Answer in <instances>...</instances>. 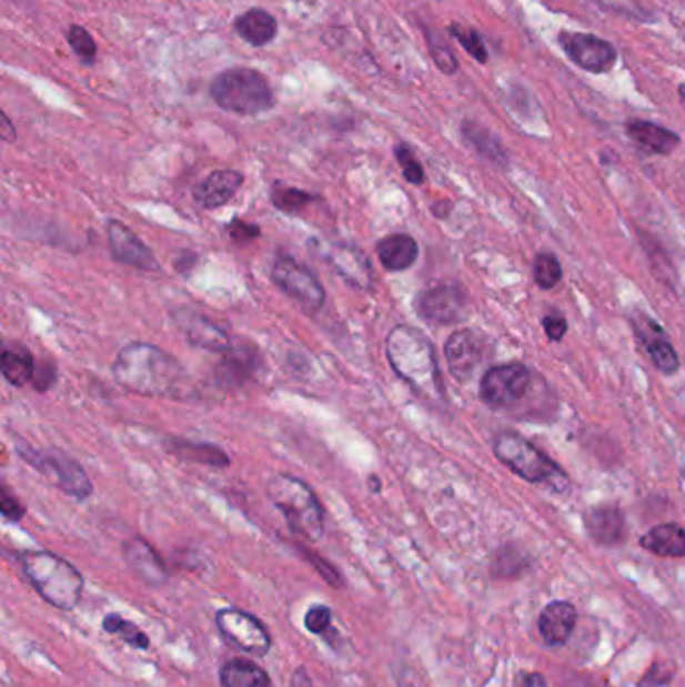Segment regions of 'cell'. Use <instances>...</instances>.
<instances>
[{"label": "cell", "instance_id": "obj_26", "mask_svg": "<svg viewBox=\"0 0 685 687\" xmlns=\"http://www.w3.org/2000/svg\"><path fill=\"white\" fill-rule=\"evenodd\" d=\"M627 135L635 141L639 148L659 155L672 153L679 145V138L669 129L659 128L649 121H632L627 123Z\"/></svg>", "mask_w": 685, "mask_h": 687}, {"label": "cell", "instance_id": "obj_4", "mask_svg": "<svg viewBox=\"0 0 685 687\" xmlns=\"http://www.w3.org/2000/svg\"><path fill=\"white\" fill-rule=\"evenodd\" d=\"M268 497L284 515L290 529L306 540L322 539L324 535V508L316 493L304 481L292 475H275L268 483Z\"/></svg>", "mask_w": 685, "mask_h": 687}, {"label": "cell", "instance_id": "obj_11", "mask_svg": "<svg viewBox=\"0 0 685 687\" xmlns=\"http://www.w3.org/2000/svg\"><path fill=\"white\" fill-rule=\"evenodd\" d=\"M466 304L469 300L463 287L456 284H439L422 292L416 300V310L426 322L446 326L464 320Z\"/></svg>", "mask_w": 685, "mask_h": 687}, {"label": "cell", "instance_id": "obj_9", "mask_svg": "<svg viewBox=\"0 0 685 687\" xmlns=\"http://www.w3.org/2000/svg\"><path fill=\"white\" fill-rule=\"evenodd\" d=\"M215 625L220 634L225 637V641L243 654L264 657L272 649V637L268 634L265 625L258 617L245 614L242 609H235V607L220 609L215 614Z\"/></svg>", "mask_w": 685, "mask_h": 687}, {"label": "cell", "instance_id": "obj_44", "mask_svg": "<svg viewBox=\"0 0 685 687\" xmlns=\"http://www.w3.org/2000/svg\"><path fill=\"white\" fill-rule=\"evenodd\" d=\"M672 681V671H667V667L664 664H655L649 671H647V676L642 679V687H659L667 686Z\"/></svg>", "mask_w": 685, "mask_h": 687}, {"label": "cell", "instance_id": "obj_20", "mask_svg": "<svg viewBox=\"0 0 685 687\" xmlns=\"http://www.w3.org/2000/svg\"><path fill=\"white\" fill-rule=\"evenodd\" d=\"M635 329H637V334L649 352L657 371L664 372L667 376L679 371L677 354H675L674 346L669 344V340L665 336L664 329L659 324H655L654 320H649V317L637 316Z\"/></svg>", "mask_w": 685, "mask_h": 687}, {"label": "cell", "instance_id": "obj_31", "mask_svg": "<svg viewBox=\"0 0 685 687\" xmlns=\"http://www.w3.org/2000/svg\"><path fill=\"white\" fill-rule=\"evenodd\" d=\"M463 135L481 155H485V158L491 159V161L505 163V151L501 149L498 141H496L488 131H485V129L479 128L475 123H464Z\"/></svg>", "mask_w": 685, "mask_h": 687}, {"label": "cell", "instance_id": "obj_37", "mask_svg": "<svg viewBox=\"0 0 685 687\" xmlns=\"http://www.w3.org/2000/svg\"><path fill=\"white\" fill-rule=\"evenodd\" d=\"M394 155H396V161H399L406 181L412 183V185H421L422 181H424V170H422L421 161L414 155V151L409 145L399 143L394 148Z\"/></svg>", "mask_w": 685, "mask_h": 687}, {"label": "cell", "instance_id": "obj_8", "mask_svg": "<svg viewBox=\"0 0 685 687\" xmlns=\"http://www.w3.org/2000/svg\"><path fill=\"white\" fill-rule=\"evenodd\" d=\"M272 280L285 296L292 297L310 314L318 312L326 302V292H324V286L318 282L316 275L290 255L275 257L274 265H272Z\"/></svg>", "mask_w": 685, "mask_h": 687}, {"label": "cell", "instance_id": "obj_38", "mask_svg": "<svg viewBox=\"0 0 685 687\" xmlns=\"http://www.w3.org/2000/svg\"><path fill=\"white\" fill-rule=\"evenodd\" d=\"M332 625V612L324 603H316L304 615V627L310 634L324 635Z\"/></svg>", "mask_w": 685, "mask_h": 687}, {"label": "cell", "instance_id": "obj_28", "mask_svg": "<svg viewBox=\"0 0 685 687\" xmlns=\"http://www.w3.org/2000/svg\"><path fill=\"white\" fill-rule=\"evenodd\" d=\"M168 451L178 458L191 461V463H198V465L213 466V468L230 466V458L215 444L190 443V441H181V438H171V441H168Z\"/></svg>", "mask_w": 685, "mask_h": 687}, {"label": "cell", "instance_id": "obj_45", "mask_svg": "<svg viewBox=\"0 0 685 687\" xmlns=\"http://www.w3.org/2000/svg\"><path fill=\"white\" fill-rule=\"evenodd\" d=\"M515 687H548L547 679L537 671H523L518 674Z\"/></svg>", "mask_w": 685, "mask_h": 687}, {"label": "cell", "instance_id": "obj_48", "mask_svg": "<svg viewBox=\"0 0 685 687\" xmlns=\"http://www.w3.org/2000/svg\"><path fill=\"white\" fill-rule=\"evenodd\" d=\"M369 485H372V493H380V481L376 476H370Z\"/></svg>", "mask_w": 685, "mask_h": 687}, {"label": "cell", "instance_id": "obj_25", "mask_svg": "<svg viewBox=\"0 0 685 687\" xmlns=\"http://www.w3.org/2000/svg\"><path fill=\"white\" fill-rule=\"evenodd\" d=\"M642 547L657 557L679 559L685 555V531L675 523L657 525L642 537Z\"/></svg>", "mask_w": 685, "mask_h": 687}, {"label": "cell", "instance_id": "obj_7", "mask_svg": "<svg viewBox=\"0 0 685 687\" xmlns=\"http://www.w3.org/2000/svg\"><path fill=\"white\" fill-rule=\"evenodd\" d=\"M17 453L27 465L47 476L54 487L61 488L64 495L84 501L93 495V483L84 473L83 466L59 448H34L29 444L17 443Z\"/></svg>", "mask_w": 685, "mask_h": 687}, {"label": "cell", "instance_id": "obj_33", "mask_svg": "<svg viewBox=\"0 0 685 687\" xmlns=\"http://www.w3.org/2000/svg\"><path fill=\"white\" fill-rule=\"evenodd\" d=\"M424 37H426L429 51H431V57H433L436 67H439L444 74L456 73V71H459V61H456L453 51L449 49V44L444 43L443 37H441L439 32H434L433 29H426Z\"/></svg>", "mask_w": 685, "mask_h": 687}, {"label": "cell", "instance_id": "obj_14", "mask_svg": "<svg viewBox=\"0 0 685 687\" xmlns=\"http://www.w3.org/2000/svg\"><path fill=\"white\" fill-rule=\"evenodd\" d=\"M320 255L344 282H349L350 286L359 287L362 292L372 290V282H374L372 265L366 254L356 245L322 244Z\"/></svg>", "mask_w": 685, "mask_h": 687}, {"label": "cell", "instance_id": "obj_5", "mask_svg": "<svg viewBox=\"0 0 685 687\" xmlns=\"http://www.w3.org/2000/svg\"><path fill=\"white\" fill-rule=\"evenodd\" d=\"M213 103L233 115L253 117L274 107V91L264 74L233 67L218 74L210 85Z\"/></svg>", "mask_w": 685, "mask_h": 687}, {"label": "cell", "instance_id": "obj_6", "mask_svg": "<svg viewBox=\"0 0 685 687\" xmlns=\"http://www.w3.org/2000/svg\"><path fill=\"white\" fill-rule=\"evenodd\" d=\"M495 455L503 465L508 466L515 475L535 485H548L557 493L570 488V478L557 463L543 455L537 446L528 443L521 434L501 433L493 443Z\"/></svg>", "mask_w": 685, "mask_h": 687}, {"label": "cell", "instance_id": "obj_23", "mask_svg": "<svg viewBox=\"0 0 685 687\" xmlns=\"http://www.w3.org/2000/svg\"><path fill=\"white\" fill-rule=\"evenodd\" d=\"M376 254H379L380 264L386 270L402 272L416 262L419 244L406 233H392L389 238L380 240Z\"/></svg>", "mask_w": 685, "mask_h": 687}, {"label": "cell", "instance_id": "obj_10", "mask_svg": "<svg viewBox=\"0 0 685 687\" xmlns=\"http://www.w3.org/2000/svg\"><path fill=\"white\" fill-rule=\"evenodd\" d=\"M533 374L523 364H503L485 372L481 381V398L491 408H508L527 396Z\"/></svg>", "mask_w": 685, "mask_h": 687}, {"label": "cell", "instance_id": "obj_12", "mask_svg": "<svg viewBox=\"0 0 685 687\" xmlns=\"http://www.w3.org/2000/svg\"><path fill=\"white\" fill-rule=\"evenodd\" d=\"M560 43L571 61L590 73H605L617 61L615 47L595 34L563 32Z\"/></svg>", "mask_w": 685, "mask_h": 687}, {"label": "cell", "instance_id": "obj_40", "mask_svg": "<svg viewBox=\"0 0 685 687\" xmlns=\"http://www.w3.org/2000/svg\"><path fill=\"white\" fill-rule=\"evenodd\" d=\"M304 555H306L308 559H310V563H312V565L316 567L318 573H320V575H322V577L326 579V583H330L332 587H340V585H342V579H340V573H338L336 569H334V567H332V565H330L326 559L318 557V555H314L312 550L308 549L304 550Z\"/></svg>", "mask_w": 685, "mask_h": 687}, {"label": "cell", "instance_id": "obj_2", "mask_svg": "<svg viewBox=\"0 0 685 687\" xmlns=\"http://www.w3.org/2000/svg\"><path fill=\"white\" fill-rule=\"evenodd\" d=\"M386 356L392 371L422 398L439 401L443 396V382L439 376L433 346L419 330L411 326L392 330L386 339Z\"/></svg>", "mask_w": 685, "mask_h": 687}, {"label": "cell", "instance_id": "obj_30", "mask_svg": "<svg viewBox=\"0 0 685 687\" xmlns=\"http://www.w3.org/2000/svg\"><path fill=\"white\" fill-rule=\"evenodd\" d=\"M103 629L109 635H117L119 639H123L133 649H141V651L149 649L148 634L141 632L138 625L129 622L125 617H121L119 614L107 615L105 619H103Z\"/></svg>", "mask_w": 685, "mask_h": 687}, {"label": "cell", "instance_id": "obj_21", "mask_svg": "<svg viewBox=\"0 0 685 687\" xmlns=\"http://www.w3.org/2000/svg\"><path fill=\"white\" fill-rule=\"evenodd\" d=\"M585 529L591 539L603 547L622 545L627 537V525L622 511L617 507L591 508L585 515Z\"/></svg>", "mask_w": 685, "mask_h": 687}, {"label": "cell", "instance_id": "obj_47", "mask_svg": "<svg viewBox=\"0 0 685 687\" xmlns=\"http://www.w3.org/2000/svg\"><path fill=\"white\" fill-rule=\"evenodd\" d=\"M2 123H4V128H2V139H4V141H14L17 135L12 133L11 121H9V117L4 115V113H2Z\"/></svg>", "mask_w": 685, "mask_h": 687}, {"label": "cell", "instance_id": "obj_3", "mask_svg": "<svg viewBox=\"0 0 685 687\" xmlns=\"http://www.w3.org/2000/svg\"><path fill=\"white\" fill-rule=\"evenodd\" d=\"M34 592L59 612H73L83 597L84 579L69 560L51 550H27L19 557Z\"/></svg>", "mask_w": 685, "mask_h": 687}, {"label": "cell", "instance_id": "obj_39", "mask_svg": "<svg viewBox=\"0 0 685 687\" xmlns=\"http://www.w3.org/2000/svg\"><path fill=\"white\" fill-rule=\"evenodd\" d=\"M228 233H230V238H232L235 244H250L252 240L260 238V228H258V225H252V223L235 220V222L228 228Z\"/></svg>", "mask_w": 685, "mask_h": 687}, {"label": "cell", "instance_id": "obj_18", "mask_svg": "<svg viewBox=\"0 0 685 687\" xmlns=\"http://www.w3.org/2000/svg\"><path fill=\"white\" fill-rule=\"evenodd\" d=\"M258 371V352L250 344H232L215 368V382L222 388H240Z\"/></svg>", "mask_w": 685, "mask_h": 687}, {"label": "cell", "instance_id": "obj_19", "mask_svg": "<svg viewBox=\"0 0 685 687\" xmlns=\"http://www.w3.org/2000/svg\"><path fill=\"white\" fill-rule=\"evenodd\" d=\"M243 183V175L240 171L218 170L211 171L205 180H201L195 190L193 198L205 210H215L222 208L228 201L232 200L233 195L240 191Z\"/></svg>", "mask_w": 685, "mask_h": 687}, {"label": "cell", "instance_id": "obj_29", "mask_svg": "<svg viewBox=\"0 0 685 687\" xmlns=\"http://www.w3.org/2000/svg\"><path fill=\"white\" fill-rule=\"evenodd\" d=\"M222 687H272V679L264 667L250 659H232L220 669Z\"/></svg>", "mask_w": 685, "mask_h": 687}, {"label": "cell", "instance_id": "obj_24", "mask_svg": "<svg viewBox=\"0 0 685 687\" xmlns=\"http://www.w3.org/2000/svg\"><path fill=\"white\" fill-rule=\"evenodd\" d=\"M233 27L243 41L252 47H265L272 43L278 34V21L274 14L264 9H250L243 12L242 17L235 19Z\"/></svg>", "mask_w": 685, "mask_h": 687}, {"label": "cell", "instance_id": "obj_16", "mask_svg": "<svg viewBox=\"0 0 685 687\" xmlns=\"http://www.w3.org/2000/svg\"><path fill=\"white\" fill-rule=\"evenodd\" d=\"M107 238H109L111 255L115 257L117 262L133 265L139 270H148V272L158 270V260H155L153 252L123 223H107Z\"/></svg>", "mask_w": 685, "mask_h": 687}, {"label": "cell", "instance_id": "obj_13", "mask_svg": "<svg viewBox=\"0 0 685 687\" xmlns=\"http://www.w3.org/2000/svg\"><path fill=\"white\" fill-rule=\"evenodd\" d=\"M486 340L475 330H456L446 340L444 356L449 371L459 382L471 381L485 358Z\"/></svg>", "mask_w": 685, "mask_h": 687}, {"label": "cell", "instance_id": "obj_35", "mask_svg": "<svg viewBox=\"0 0 685 687\" xmlns=\"http://www.w3.org/2000/svg\"><path fill=\"white\" fill-rule=\"evenodd\" d=\"M533 274H535V282L538 287L543 290H551V287L557 286L563 277V270H561L560 260L553 254H538L535 260V267H533Z\"/></svg>", "mask_w": 685, "mask_h": 687}, {"label": "cell", "instance_id": "obj_41", "mask_svg": "<svg viewBox=\"0 0 685 687\" xmlns=\"http://www.w3.org/2000/svg\"><path fill=\"white\" fill-rule=\"evenodd\" d=\"M543 329H545L548 340L561 342L567 334V320L561 314H551V316L543 317Z\"/></svg>", "mask_w": 685, "mask_h": 687}, {"label": "cell", "instance_id": "obj_42", "mask_svg": "<svg viewBox=\"0 0 685 687\" xmlns=\"http://www.w3.org/2000/svg\"><path fill=\"white\" fill-rule=\"evenodd\" d=\"M0 511H2V517L7 518V521H12V523H17V521H21V518L24 517V507H22L21 501L11 497V495L7 493V488L2 491Z\"/></svg>", "mask_w": 685, "mask_h": 687}, {"label": "cell", "instance_id": "obj_36", "mask_svg": "<svg viewBox=\"0 0 685 687\" xmlns=\"http://www.w3.org/2000/svg\"><path fill=\"white\" fill-rule=\"evenodd\" d=\"M449 31H451V34H453L459 43L463 44L464 51L471 54L473 59H476L479 63H486V61H488L485 41L481 39L479 32L473 31V29H466V27H461V24H451Z\"/></svg>", "mask_w": 685, "mask_h": 687}, {"label": "cell", "instance_id": "obj_43", "mask_svg": "<svg viewBox=\"0 0 685 687\" xmlns=\"http://www.w3.org/2000/svg\"><path fill=\"white\" fill-rule=\"evenodd\" d=\"M54 378H57V372H54L53 362H44L42 366H37L32 384L37 391H49L54 384Z\"/></svg>", "mask_w": 685, "mask_h": 687}, {"label": "cell", "instance_id": "obj_22", "mask_svg": "<svg viewBox=\"0 0 685 687\" xmlns=\"http://www.w3.org/2000/svg\"><path fill=\"white\" fill-rule=\"evenodd\" d=\"M577 625V609L567 602L548 603L538 617V634L547 645H565Z\"/></svg>", "mask_w": 685, "mask_h": 687}, {"label": "cell", "instance_id": "obj_15", "mask_svg": "<svg viewBox=\"0 0 685 687\" xmlns=\"http://www.w3.org/2000/svg\"><path fill=\"white\" fill-rule=\"evenodd\" d=\"M173 317L181 332L185 334V339L190 340L191 346L208 350V352H220V354H225L232 348V340L228 336V332L220 329L218 324H213L210 317L203 316L200 312L181 307L173 312Z\"/></svg>", "mask_w": 685, "mask_h": 687}, {"label": "cell", "instance_id": "obj_1", "mask_svg": "<svg viewBox=\"0 0 685 687\" xmlns=\"http://www.w3.org/2000/svg\"><path fill=\"white\" fill-rule=\"evenodd\" d=\"M185 376L178 358L148 342L127 344L113 362L117 384L141 396L175 398L183 391Z\"/></svg>", "mask_w": 685, "mask_h": 687}, {"label": "cell", "instance_id": "obj_32", "mask_svg": "<svg viewBox=\"0 0 685 687\" xmlns=\"http://www.w3.org/2000/svg\"><path fill=\"white\" fill-rule=\"evenodd\" d=\"M316 200V195H312V193H308V191L298 190V188L275 185L274 190H272V203H274L280 212H304L308 205Z\"/></svg>", "mask_w": 685, "mask_h": 687}, {"label": "cell", "instance_id": "obj_34", "mask_svg": "<svg viewBox=\"0 0 685 687\" xmlns=\"http://www.w3.org/2000/svg\"><path fill=\"white\" fill-rule=\"evenodd\" d=\"M67 41L71 44L73 53L83 61L84 64H93L97 59V43L95 39L91 37V32L87 31L84 27L73 24L69 27L67 31Z\"/></svg>", "mask_w": 685, "mask_h": 687}, {"label": "cell", "instance_id": "obj_17", "mask_svg": "<svg viewBox=\"0 0 685 687\" xmlns=\"http://www.w3.org/2000/svg\"><path fill=\"white\" fill-rule=\"evenodd\" d=\"M123 557L129 569L135 573L141 582L148 583L151 587H161L163 583H168V567L148 540L141 537L127 540L123 545Z\"/></svg>", "mask_w": 685, "mask_h": 687}, {"label": "cell", "instance_id": "obj_49", "mask_svg": "<svg viewBox=\"0 0 685 687\" xmlns=\"http://www.w3.org/2000/svg\"><path fill=\"white\" fill-rule=\"evenodd\" d=\"M679 101L685 107V85L679 87Z\"/></svg>", "mask_w": 685, "mask_h": 687}, {"label": "cell", "instance_id": "obj_46", "mask_svg": "<svg viewBox=\"0 0 685 687\" xmlns=\"http://www.w3.org/2000/svg\"><path fill=\"white\" fill-rule=\"evenodd\" d=\"M292 687H314L306 667H298L292 674Z\"/></svg>", "mask_w": 685, "mask_h": 687}, {"label": "cell", "instance_id": "obj_27", "mask_svg": "<svg viewBox=\"0 0 685 687\" xmlns=\"http://www.w3.org/2000/svg\"><path fill=\"white\" fill-rule=\"evenodd\" d=\"M0 368H2L7 382L12 386L29 384V382L34 381V374H37V364H34L31 352L22 348L21 344H17V346L4 344Z\"/></svg>", "mask_w": 685, "mask_h": 687}]
</instances>
